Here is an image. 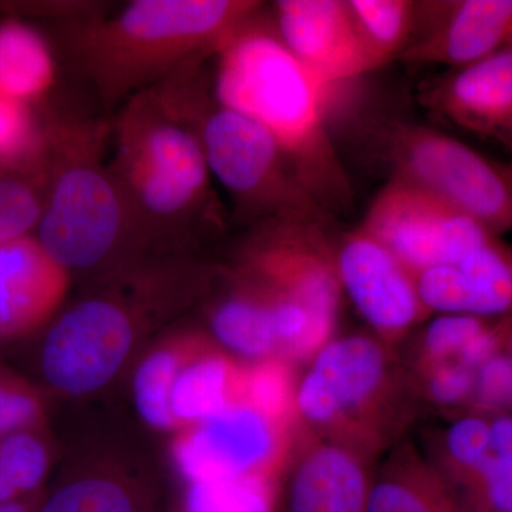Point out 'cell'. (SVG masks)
<instances>
[{
  "mask_svg": "<svg viewBox=\"0 0 512 512\" xmlns=\"http://www.w3.org/2000/svg\"><path fill=\"white\" fill-rule=\"evenodd\" d=\"M212 60L215 97L274 138L293 174L330 217L352 210V183L326 121L330 87L289 52L274 19L259 10Z\"/></svg>",
  "mask_w": 512,
  "mask_h": 512,
  "instance_id": "6da1fadb",
  "label": "cell"
},
{
  "mask_svg": "<svg viewBox=\"0 0 512 512\" xmlns=\"http://www.w3.org/2000/svg\"><path fill=\"white\" fill-rule=\"evenodd\" d=\"M264 9L252 0H134L114 15L70 19L62 40L104 110L207 63Z\"/></svg>",
  "mask_w": 512,
  "mask_h": 512,
  "instance_id": "7a4b0ae2",
  "label": "cell"
},
{
  "mask_svg": "<svg viewBox=\"0 0 512 512\" xmlns=\"http://www.w3.org/2000/svg\"><path fill=\"white\" fill-rule=\"evenodd\" d=\"M99 291L63 309L47 328L40 369L53 392L89 396L126 366L150 326L205 289L207 278L174 256L100 278Z\"/></svg>",
  "mask_w": 512,
  "mask_h": 512,
  "instance_id": "3957f363",
  "label": "cell"
},
{
  "mask_svg": "<svg viewBox=\"0 0 512 512\" xmlns=\"http://www.w3.org/2000/svg\"><path fill=\"white\" fill-rule=\"evenodd\" d=\"M40 111L47 164L45 207L35 237L42 247L70 274L100 278L154 258L104 161L110 127L49 107Z\"/></svg>",
  "mask_w": 512,
  "mask_h": 512,
  "instance_id": "277c9868",
  "label": "cell"
},
{
  "mask_svg": "<svg viewBox=\"0 0 512 512\" xmlns=\"http://www.w3.org/2000/svg\"><path fill=\"white\" fill-rule=\"evenodd\" d=\"M110 131V171L150 254H183L198 229L221 224L200 141L154 87L126 101Z\"/></svg>",
  "mask_w": 512,
  "mask_h": 512,
  "instance_id": "5b68a950",
  "label": "cell"
},
{
  "mask_svg": "<svg viewBox=\"0 0 512 512\" xmlns=\"http://www.w3.org/2000/svg\"><path fill=\"white\" fill-rule=\"evenodd\" d=\"M204 64L185 66L154 89L194 131L212 178L231 197L235 220L249 227L282 217L332 221L293 174L274 138L215 97Z\"/></svg>",
  "mask_w": 512,
  "mask_h": 512,
  "instance_id": "8992f818",
  "label": "cell"
},
{
  "mask_svg": "<svg viewBox=\"0 0 512 512\" xmlns=\"http://www.w3.org/2000/svg\"><path fill=\"white\" fill-rule=\"evenodd\" d=\"M369 136L389 178L436 195L498 237L512 231V163L414 121H376Z\"/></svg>",
  "mask_w": 512,
  "mask_h": 512,
  "instance_id": "52a82bcc",
  "label": "cell"
},
{
  "mask_svg": "<svg viewBox=\"0 0 512 512\" xmlns=\"http://www.w3.org/2000/svg\"><path fill=\"white\" fill-rule=\"evenodd\" d=\"M328 222L282 217L251 227L239 245L234 268L301 303L328 340L338 315L340 282Z\"/></svg>",
  "mask_w": 512,
  "mask_h": 512,
  "instance_id": "ba28073f",
  "label": "cell"
},
{
  "mask_svg": "<svg viewBox=\"0 0 512 512\" xmlns=\"http://www.w3.org/2000/svg\"><path fill=\"white\" fill-rule=\"evenodd\" d=\"M359 227L414 275L457 264L495 235L436 195L394 178L377 192Z\"/></svg>",
  "mask_w": 512,
  "mask_h": 512,
  "instance_id": "9c48e42d",
  "label": "cell"
},
{
  "mask_svg": "<svg viewBox=\"0 0 512 512\" xmlns=\"http://www.w3.org/2000/svg\"><path fill=\"white\" fill-rule=\"evenodd\" d=\"M208 308L212 335L222 348L261 362L279 355L306 356L325 345L301 303L266 288L234 266Z\"/></svg>",
  "mask_w": 512,
  "mask_h": 512,
  "instance_id": "30bf717a",
  "label": "cell"
},
{
  "mask_svg": "<svg viewBox=\"0 0 512 512\" xmlns=\"http://www.w3.org/2000/svg\"><path fill=\"white\" fill-rule=\"evenodd\" d=\"M279 424L247 403L175 433L171 457L188 484L268 474L281 447Z\"/></svg>",
  "mask_w": 512,
  "mask_h": 512,
  "instance_id": "8fae6325",
  "label": "cell"
},
{
  "mask_svg": "<svg viewBox=\"0 0 512 512\" xmlns=\"http://www.w3.org/2000/svg\"><path fill=\"white\" fill-rule=\"evenodd\" d=\"M272 19L289 52L323 86L383 66L360 32L348 0H281Z\"/></svg>",
  "mask_w": 512,
  "mask_h": 512,
  "instance_id": "7c38bea8",
  "label": "cell"
},
{
  "mask_svg": "<svg viewBox=\"0 0 512 512\" xmlns=\"http://www.w3.org/2000/svg\"><path fill=\"white\" fill-rule=\"evenodd\" d=\"M335 261L340 288L380 335H402L427 312L416 275L365 229L343 235Z\"/></svg>",
  "mask_w": 512,
  "mask_h": 512,
  "instance_id": "4fadbf2b",
  "label": "cell"
},
{
  "mask_svg": "<svg viewBox=\"0 0 512 512\" xmlns=\"http://www.w3.org/2000/svg\"><path fill=\"white\" fill-rule=\"evenodd\" d=\"M387 365L380 343L367 336L330 340L296 390V410L315 426L338 423L376 400L387 382Z\"/></svg>",
  "mask_w": 512,
  "mask_h": 512,
  "instance_id": "5bb4252c",
  "label": "cell"
},
{
  "mask_svg": "<svg viewBox=\"0 0 512 512\" xmlns=\"http://www.w3.org/2000/svg\"><path fill=\"white\" fill-rule=\"evenodd\" d=\"M419 100L440 119L495 141L512 156V43L430 80Z\"/></svg>",
  "mask_w": 512,
  "mask_h": 512,
  "instance_id": "9a60e30c",
  "label": "cell"
},
{
  "mask_svg": "<svg viewBox=\"0 0 512 512\" xmlns=\"http://www.w3.org/2000/svg\"><path fill=\"white\" fill-rule=\"evenodd\" d=\"M412 42L399 57L412 64L467 66L512 43V0L417 3Z\"/></svg>",
  "mask_w": 512,
  "mask_h": 512,
  "instance_id": "2e32d148",
  "label": "cell"
},
{
  "mask_svg": "<svg viewBox=\"0 0 512 512\" xmlns=\"http://www.w3.org/2000/svg\"><path fill=\"white\" fill-rule=\"evenodd\" d=\"M416 284L427 312L512 318V247L494 235L457 264L420 272Z\"/></svg>",
  "mask_w": 512,
  "mask_h": 512,
  "instance_id": "e0dca14e",
  "label": "cell"
},
{
  "mask_svg": "<svg viewBox=\"0 0 512 512\" xmlns=\"http://www.w3.org/2000/svg\"><path fill=\"white\" fill-rule=\"evenodd\" d=\"M72 274L35 235L0 245V342L26 338L63 311Z\"/></svg>",
  "mask_w": 512,
  "mask_h": 512,
  "instance_id": "ac0fdd59",
  "label": "cell"
},
{
  "mask_svg": "<svg viewBox=\"0 0 512 512\" xmlns=\"http://www.w3.org/2000/svg\"><path fill=\"white\" fill-rule=\"evenodd\" d=\"M372 481L352 451L316 444L293 468L281 512H366Z\"/></svg>",
  "mask_w": 512,
  "mask_h": 512,
  "instance_id": "d6986e66",
  "label": "cell"
},
{
  "mask_svg": "<svg viewBox=\"0 0 512 512\" xmlns=\"http://www.w3.org/2000/svg\"><path fill=\"white\" fill-rule=\"evenodd\" d=\"M212 348L202 338L175 379L171 412L180 430L204 423L241 402L244 367Z\"/></svg>",
  "mask_w": 512,
  "mask_h": 512,
  "instance_id": "ffe728a7",
  "label": "cell"
},
{
  "mask_svg": "<svg viewBox=\"0 0 512 512\" xmlns=\"http://www.w3.org/2000/svg\"><path fill=\"white\" fill-rule=\"evenodd\" d=\"M56 83V56L45 35L25 19L0 20V97L39 109Z\"/></svg>",
  "mask_w": 512,
  "mask_h": 512,
  "instance_id": "44dd1931",
  "label": "cell"
},
{
  "mask_svg": "<svg viewBox=\"0 0 512 512\" xmlns=\"http://www.w3.org/2000/svg\"><path fill=\"white\" fill-rule=\"evenodd\" d=\"M147 484L116 470L73 474L45 494L37 512H156Z\"/></svg>",
  "mask_w": 512,
  "mask_h": 512,
  "instance_id": "7402d4cb",
  "label": "cell"
},
{
  "mask_svg": "<svg viewBox=\"0 0 512 512\" xmlns=\"http://www.w3.org/2000/svg\"><path fill=\"white\" fill-rule=\"evenodd\" d=\"M195 333H178L160 340L138 362L133 376L134 406L151 429L178 433L171 412V392L178 373L201 343Z\"/></svg>",
  "mask_w": 512,
  "mask_h": 512,
  "instance_id": "603a6c76",
  "label": "cell"
},
{
  "mask_svg": "<svg viewBox=\"0 0 512 512\" xmlns=\"http://www.w3.org/2000/svg\"><path fill=\"white\" fill-rule=\"evenodd\" d=\"M366 512H467L456 493L421 467H389L372 481Z\"/></svg>",
  "mask_w": 512,
  "mask_h": 512,
  "instance_id": "cb8c5ba5",
  "label": "cell"
},
{
  "mask_svg": "<svg viewBox=\"0 0 512 512\" xmlns=\"http://www.w3.org/2000/svg\"><path fill=\"white\" fill-rule=\"evenodd\" d=\"M47 131L37 107L0 97V174L46 185Z\"/></svg>",
  "mask_w": 512,
  "mask_h": 512,
  "instance_id": "d4e9b609",
  "label": "cell"
},
{
  "mask_svg": "<svg viewBox=\"0 0 512 512\" xmlns=\"http://www.w3.org/2000/svg\"><path fill=\"white\" fill-rule=\"evenodd\" d=\"M427 365L457 363L480 370L498 352L497 320L467 315H441L423 335Z\"/></svg>",
  "mask_w": 512,
  "mask_h": 512,
  "instance_id": "484cf974",
  "label": "cell"
},
{
  "mask_svg": "<svg viewBox=\"0 0 512 512\" xmlns=\"http://www.w3.org/2000/svg\"><path fill=\"white\" fill-rule=\"evenodd\" d=\"M490 451L463 485L467 512L512 511V414L490 412Z\"/></svg>",
  "mask_w": 512,
  "mask_h": 512,
  "instance_id": "4316f807",
  "label": "cell"
},
{
  "mask_svg": "<svg viewBox=\"0 0 512 512\" xmlns=\"http://www.w3.org/2000/svg\"><path fill=\"white\" fill-rule=\"evenodd\" d=\"M360 32L384 64L399 59L412 42L417 26L416 2L409 0H348Z\"/></svg>",
  "mask_w": 512,
  "mask_h": 512,
  "instance_id": "83f0119b",
  "label": "cell"
},
{
  "mask_svg": "<svg viewBox=\"0 0 512 512\" xmlns=\"http://www.w3.org/2000/svg\"><path fill=\"white\" fill-rule=\"evenodd\" d=\"M268 474L188 484L185 512H275Z\"/></svg>",
  "mask_w": 512,
  "mask_h": 512,
  "instance_id": "f1b7e54d",
  "label": "cell"
},
{
  "mask_svg": "<svg viewBox=\"0 0 512 512\" xmlns=\"http://www.w3.org/2000/svg\"><path fill=\"white\" fill-rule=\"evenodd\" d=\"M52 453L42 430L18 431L0 439V476L19 497L43 491Z\"/></svg>",
  "mask_w": 512,
  "mask_h": 512,
  "instance_id": "f546056e",
  "label": "cell"
},
{
  "mask_svg": "<svg viewBox=\"0 0 512 512\" xmlns=\"http://www.w3.org/2000/svg\"><path fill=\"white\" fill-rule=\"evenodd\" d=\"M45 207V184L0 174V245L35 235Z\"/></svg>",
  "mask_w": 512,
  "mask_h": 512,
  "instance_id": "4dcf8cb0",
  "label": "cell"
},
{
  "mask_svg": "<svg viewBox=\"0 0 512 512\" xmlns=\"http://www.w3.org/2000/svg\"><path fill=\"white\" fill-rule=\"evenodd\" d=\"M241 402L284 427L289 410L295 404V394H292L284 363L279 359H268L245 367Z\"/></svg>",
  "mask_w": 512,
  "mask_h": 512,
  "instance_id": "1f68e13d",
  "label": "cell"
},
{
  "mask_svg": "<svg viewBox=\"0 0 512 512\" xmlns=\"http://www.w3.org/2000/svg\"><path fill=\"white\" fill-rule=\"evenodd\" d=\"M46 416L43 390L0 366V439L18 431H45Z\"/></svg>",
  "mask_w": 512,
  "mask_h": 512,
  "instance_id": "d6a6232c",
  "label": "cell"
},
{
  "mask_svg": "<svg viewBox=\"0 0 512 512\" xmlns=\"http://www.w3.org/2000/svg\"><path fill=\"white\" fill-rule=\"evenodd\" d=\"M491 417L487 410L474 409L448 427L444 447L451 471L464 485L474 476L490 451Z\"/></svg>",
  "mask_w": 512,
  "mask_h": 512,
  "instance_id": "836d02e7",
  "label": "cell"
},
{
  "mask_svg": "<svg viewBox=\"0 0 512 512\" xmlns=\"http://www.w3.org/2000/svg\"><path fill=\"white\" fill-rule=\"evenodd\" d=\"M478 370L457 363L427 365L426 389L440 406H463L473 403Z\"/></svg>",
  "mask_w": 512,
  "mask_h": 512,
  "instance_id": "e575fe53",
  "label": "cell"
},
{
  "mask_svg": "<svg viewBox=\"0 0 512 512\" xmlns=\"http://www.w3.org/2000/svg\"><path fill=\"white\" fill-rule=\"evenodd\" d=\"M46 491L28 495V497L18 498V500L9 501V503L0 504V512H37L45 498Z\"/></svg>",
  "mask_w": 512,
  "mask_h": 512,
  "instance_id": "d590c367",
  "label": "cell"
},
{
  "mask_svg": "<svg viewBox=\"0 0 512 512\" xmlns=\"http://www.w3.org/2000/svg\"><path fill=\"white\" fill-rule=\"evenodd\" d=\"M498 350L512 360V318L497 320Z\"/></svg>",
  "mask_w": 512,
  "mask_h": 512,
  "instance_id": "8d00e7d4",
  "label": "cell"
},
{
  "mask_svg": "<svg viewBox=\"0 0 512 512\" xmlns=\"http://www.w3.org/2000/svg\"><path fill=\"white\" fill-rule=\"evenodd\" d=\"M512 512V511H511Z\"/></svg>",
  "mask_w": 512,
  "mask_h": 512,
  "instance_id": "74e56055",
  "label": "cell"
}]
</instances>
